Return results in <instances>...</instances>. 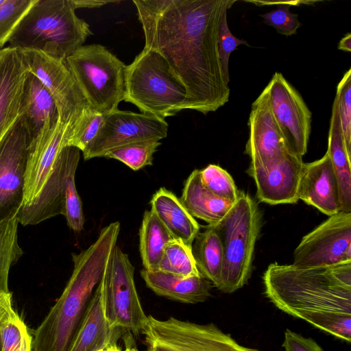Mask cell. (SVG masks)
<instances>
[{"instance_id":"30","label":"cell","mask_w":351,"mask_h":351,"mask_svg":"<svg viewBox=\"0 0 351 351\" xmlns=\"http://www.w3.org/2000/svg\"><path fill=\"white\" fill-rule=\"evenodd\" d=\"M158 270L184 277L200 276L192 247L175 239L165 247Z\"/></svg>"},{"instance_id":"21","label":"cell","mask_w":351,"mask_h":351,"mask_svg":"<svg viewBox=\"0 0 351 351\" xmlns=\"http://www.w3.org/2000/svg\"><path fill=\"white\" fill-rule=\"evenodd\" d=\"M146 286L156 295L169 300L197 304L211 295L212 283L200 276L184 277L160 271H141Z\"/></svg>"},{"instance_id":"8","label":"cell","mask_w":351,"mask_h":351,"mask_svg":"<svg viewBox=\"0 0 351 351\" xmlns=\"http://www.w3.org/2000/svg\"><path fill=\"white\" fill-rule=\"evenodd\" d=\"M147 351H261L239 344L213 323L199 324L147 315L142 332Z\"/></svg>"},{"instance_id":"25","label":"cell","mask_w":351,"mask_h":351,"mask_svg":"<svg viewBox=\"0 0 351 351\" xmlns=\"http://www.w3.org/2000/svg\"><path fill=\"white\" fill-rule=\"evenodd\" d=\"M326 153L330 159L337 182L340 211L351 213V156L345 145L335 102L332 108Z\"/></svg>"},{"instance_id":"45","label":"cell","mask_w":351,"mask_h":351,"mask_svg":"<svg viewBox=\"0 0 351 351\" xmlns=\"http://www.w3.org/2000/svg\"><path fill=\"white\" fill-rule=\"evenodd\" d=\"M114 351H122V350H121V348L118 346H117L115 347ZM124 351H128L127 348H125V350Z\"/></svg>"},{"instance_id":"9","label":"cell","mask_w":351,"mask_h":351,"mask_svg":"<svg viewBox=\"0 0 351 351\" xmlns=\"http://www.w3.org/2000/svg\"><path fill=\"white\" fill-rule=\"evenodd\" d=\"M134 269L128 255L116 245L102 276L103 309L112 327L138 336L145 328L147 316L136 288Z\"/></svg>"},{"instance_id":"35","label":"cell","mask_w":351,"mask_h":351,"mask_svg":"<svg viewBox=\"0 0 351 351\" xmlns=\"http://www.w3.org/2000/svg\"><path fill=\"white\" fill-rule=\"evenodd\" d=\"M1 351H32V337L16 313L0 330Z\"/></svg>"},{"instance_id":"24","label":"cell","mask_w":351,"mask_h":351,"mask_svg":"<svg viewBox=\"0 0 351 351\" xmlns=\"http://www.w3.org/2000/svg\"><path fill=\"white\" fill-rule=\"evenodd\" d=\"M180 199L193 217L206 221L208 225L220 221L234 204L208 190L201 181L199 169L193 171L185 181Z\"/></svg>"},{"instance_id":"42","label":"cell","mask_w":351,"mask_h":351,"mask_svg":"<svg viewBox=\"0 0 351 351\" xmlns=\"http://www.w3.org/2000/svg\"><path fill=\"white\" fill-rule=\"evenodd\" d=\"M338 49L350 52L351 51V34H346L339 41Z\"/></svg>"},{"instance_id":"47","label":"cell","mask_w":351,"mask_h":351,"mask_svg":"<svg viewBox=\"0 0 351 351\" xmlns=\"http://www.w3.org/2000/svg\"><path fill=\"white\" fill-rule=\"evenodd\" d=\"M5 0H0V5L5 2Z\"/></svg>"},{"instance_id":"7","label":"cell","mask_w":351,"mask_h":351,"mask_svg":"<svg viewBox=\"0 0 351 351\" xmlns=\"http://www.w3.org/2000/svg\"><path fill=\"white\" fill-rule=\"evenodd\" d=\"M65 62L90 108L103 114L118 109L126 65L115 55L99 44L82 45Z\"/></svg>"},{"instance_id":"33","label":"cell","mask_w":351,"mask_h":351,"mask_svg":"<svg viewBox=\"0 0 351 351\" xmlns=\"http://www.w3.org/2000/svg\"><path fill=\"white\" fill-rule=\"evenodd\" d=\"M204 186L217 197L234 202L239 192L232 176L220 166L210 164L200 170Z\"/></svg>"},{"instance_id":"23","label":"cell","mask_w":351,"mask_h":351,"mask_svg":"<svg viewBox=\"0 0 351 351\" xmlns=\"http://www.w3.org/2000/svg\"><path fill=\"white\" fill-rule=\"evenodd\" d=\"M151 210L156 214L171 236L192 247L200 226L188 212L180 199L171 191L160 187L150 201Z\"/></svg>"},{"instance_id":"34","label":"cell","mask_w":351,"mask_h":351,"mask_svg":"<svg viewBox=\"0 0 351 351\" xmlns=\"http://www.w3.org/2000/svg\"><path fill=\"white\" fill-rule=\"evenodd\" d=\"M36 0H5L0 5V50L3 49L19 21Z\"/></svg>"},{"instance_id":"2","label":"cell","mask_w":351,"mask_h":351,"mask_svg":"<svg viewBox=\"0 0 351 351\" xmlns=\"http://www.w3.org/2000/svg\"><path fill=\"white\" fill-rule=\"evenodd\" d=\"M263 282L278 309L350 343L351 261L313 268L273 263Z\"/></svg>"},{"instance_id":"32","label":"cell","mask_w":351,"mask_h":351,"mask_svg":"<svg viewBox=\"0 0 351 351\" xmlns=\"http://www.w3.org/2000/svg\"><path fill=\"white\" fill-rule=\"evenodd\" d=\"M160 145L161 143L156 141L133 143L112 149L104 157L119 160L137 171L152 165L154 154Z\"/></svg>"},{"instance_id":"46","label":"cell","mask_w":351,"mask_h":351,"mask_svg":"<svg viewBox=\"0 0 351 351\" xmlns=\"http://www.w3.org/2000/svg\"><path fill=\"white\" fill-rule=\"evenodd\" d=\"M0 351H1V333H0Z\"/></svg>"},{"instance_id":"36","label":"cell","mask_w":351,"mask_h":351,"mask_svg":"<svg viewBox=\"0 0 351 351\" xmlns=\"http://www.w3.org/2000/svg\"><path fill=\"white\" fill-rule=\"evenodd\" d=\"M335 103L342 134L348 154L351 156V69L346 71L337 85Z\"/></svg>"},{"instance_id":"11","label":"cell","mask_w":351,"mask_h":351,"mask_svg":"<svg viewBox=\"0 0 351 351\" xmlns=\"http://www.w3.org/2000/svg\"><path fill=\"white\" fill-rule=\"evenodd\" d=\"M168 123L153 115L117 109L104 114L97 135L84 152L85 160L104 157L115 148L141 141H156L167 136Z\"/></svg>"},{"instance_id":"3","label":"cell","mask_w":351,"mask_h":351,"mask_svg":"<svg viewBox=\"0 0 351 351\" xmlns=\"http://www.w3.org/2000/svg\"><path fill=\"white\" fill-rule=\"evenodd\" d=\"M119 232L120 223L112 222L102 228L88 248L72 254L74 267L71 278L34 331L32 351H68L117 245Z\"/></svg>"},{"instance_id":"19","label":"cell","mask_w":351,"mask_h":351,"mask_svg":"<svg viewBox=\"0 0 351 351\" xmlns=\"http://www.w3.org/2000/svg\"><path fill=\"white\" fill-rule=\"evenodd\" d=\"M298 197L328 216L340 212L337 182L327 153L319 160L304 163Z\"/></svg>"},{"instance_id":"39","label":"cell","mask_w":351,"mask_h":351,"mask_svg":"<svg viewBox=\"0 0 351 351\" xmlns=\"http://www.w3.org/2000/svg\"><path fill=\"white\" fill-rule=\"evenodd\" d=\"M285 351H324L323 349L311 338L287 329L282 343Z\"/></svg>"},{"instance_id":"44","label":"cell","mask_w":351,"mask_h":351,"mask_svg":"<svg viewBox=\"0 0 351 351\" xmlns=\"http://www.w3.org/2000/svg\"><path fill=\"white\" fill-rule=\"evenodd\" d=\"M128 351H139L135 347H130L128 346L127 348Z\"/></svg>"},{"instance_id":"5","label":"cell","mask_w":351,"mask_h":351,"mask_svg":"<svg viewBox=\"0 0 351 351\" xmlns=\"http://www.w3.org/2000/svg\"><path fill=\"white\" fill-rule=\"evenodd\" d=\"M208 226L217 234L223 250V266L217 289L232 293L250 278L262 214L256 202L242 191L223 217Z\"/></svg>"},{"instance_id":"1","label":"cell","mask_w":351,"mask_h":351,"mask_svg":"<svg viewBox=\"0 0 351 351\" xmlns=\"http://www.w3.org/2000/svg\"><path fill=\"white\" fill-rule=\"evenodd\" d=\"M145 48L156 51L184 87V110L206 114L229 100L218 33L232 0H134Z\"/></svg>"},{"instance_id":"40","label":"cell","mask_w":351,"mask_h":351,"mask_svg":"<svg viewBox=\"0 0 351 351\" xmlns=\"http://www.w3.org/2000/svg\"><path fill=\"white\" fill-rule=\"evenodd\" d=\"M16 314L12 306V293H0V330Z\"/></svg>"},{"instance_id":"13","label":"cell","mask_w":351,"mask_h":351,"mask_svg":"<svg viewBox=\"0 0 351 351\" xmlns=\"http://www.w3.org/2000/svg\"><path fill=\"white\" fill-rule=\"evenodd\" d=\"M271 110L289 150L302 158L311 131L312 114L298 91L276 72L265 87Z\"/></svg>"},{"instance_id":"6","label":"cell","mask_w":351,"mask_h":351,"mask_svg":"<svg viewBox=\"0 0 351 351\" xmlns=\"http://www.w3.org/2000/svg\"><path fill=\"white\" fill-rule=\"evenodd\" d=\"M186 92L156 51L143 48L126 66L123 100L162 119L184 110Z\"/></svg>"},{"instance_id":"27","label":"cell","mask_w":351,"mask_h":351,"mask_svg":"<svg viewBox=\"0 0 351 351\" xmlns=\"http://www.w3.org/2000/svg\"><path fill=\"white\" fill-rule=\"evenodd\" d=\"M199 232L192 245V252L199 274L218 287L222 266L223 250L219 238L208 225Z\"/></svg>"},{"instance_id":"22","label":"cell","mask_w":351,"mask_h":351,"mask_svg":"<svg viewBox=\"0 0 351 351\" xmlns=\"http://www.w3.org/2000/svg\"><path fill=\"white\" fill-rule=\"evenodd\" d=\"M21 117L34 140L49 125H55L59 116L55 101L41 82L28 71L21 100Z\"/></svg>"},{"instance_id":"14","label":"cell","mask_w":351,"mask_h":351,"mask_svg":"<svg viewBox=\"0 0 351 351\" xmlns=\"http://www.w3.org/2000/svg\"><path fill=\"white\" fill-rule=\"evenodd\" d=\"M30 143L20 117L0 145V221L16 217L22 206Z\"/></svg>"},{"instance_id":"26","label":"cell","mask_w":351,"mask_h":351,"mask_svg":"<svg viewBox=\"0 0 351 351\" xmlns=\"http://www.w3.org/2000/svg\"><path fill=\"white\" fill-rule=\"evenodd\" d=\"M174 238L152 210H145L139 230V250L144 269L157 271L167 245Z\"/></svg>"},{"instance_id":"43","label":"cell","mask_w":351,"mask_h":351,"mask_svg":"<svg viewBox=\"0 0 351 351\" xmlns=\"http://www.w3.org/2000/svg\"><path fill=\"white\" fill-rule=\"evenodd\" d=\"M117 343H114L106 348L99 350L98 351H114L115 347L117 346Z\"/></svg>"},{"instance_id":"12","label":"cell","mask_w":351,"mask_h":351,"mask_svg":"<svg viewBox=\"0 0 351 351\" xmlns=\"http://www.w3.org/2000/svg\"><path fill=\"white\" fill-rule=\"evenodd\" d=\"M21 50L29 71L36 76L52 96L60 122L73 125L88 105L65 60L39 51Z\"/></svg>"},{"instance_id":"17","label":"cell","mask_w":351,"mask_h":351,"mask_svg":"<svg viewBox=\"0 0 351 351\" xmlns=\"http://www.w3.org/2000/svg\"><path fill=\"white\" fill-rule=\"evenodd\" d=\"M248 126L245 153L250 158L249 169L265 167L288 149L271 110L266 88L252 104Z\"/></svg>"},{"instance_id":"4","label":"cell","mask_w":351,"mask_h":351,"mask_svg":"<svg viewBox=\"0 0 351 351\" xmlns=\"http://www.w3.org/2000/svg\"><path fill=\"white\" fill-rule=\"evenodd\" d=\"M72 0H36L15 27L9 47L65 60L93 34Z\"/></svg>"},{"instance_id":"10","label":"cell","mask_w":351,"mask_h":351,"mask_svg":"<svg viewBox=\"0 0 351 351\" xmlns=\"http://www.w3.org/2000/svg\"><path fill=\"white\" fill-rule=\"evenodd\" d=\"M351 261V213L339 212L303 237L293 265L313 268Z\"/></svg>"},{"instance_id":"16","label":"cell","mask_w":351,"mask_h":351,"mask_svg":"<svg viewBox=\"0 0 351 351\" xmlns=\"http://www.w3.org/2000/svg\"><path fill=\"white\" fill-rule=\"evenodd\" d=\"M69 127L59 119L56 125L47 126L31 141L25 176L24 197L20 209L29 206L45 187L61 150L66 147Z\"/></svg>"},{"instance_id":"38","label":"cell","mask_w":351,"mask_h":351,"mask_svg":"<svg viewBox=\"0 0 351 351\" xmlns=\"http://www.w3.org/2000/svg\"><path fill=\"white\" fill-rule=\"evenodd\" d=\"M241 45H248L245 40H241L232 34L228 25L227 12H226L223 15L219 28L218 51L224 79L227 84L230 82L228 69L230 56Z\"/></svg>"},{"instance_id":"15","label":"cell","mask_w":351,"mask_h":351,"mask_svg":"<svg viewBox=\"0 0 351 351\" xmlns=\"http://www.w3.org/2000/svg\"><path fill=\"white\" fill-rule=\"evenodd\" d=\"M304 167L302 158L286 149L264 168L247 169L256 186V197L271 205L295 204Z\"/></svg>"},{"instance_id":"31","label":"cell","mask_w":351,"mask_h":351,"mask_svg":"<svg viewBox=\"0 0 351 351\" xmlns=\"http://www.w3.org/2000/svg\"><path fill=\"white\" fill-rule=\"evenodd\" d=\"M104 114L86 108L71 125L66 137V146H73L84 152L92 143L101 128Z\"/></svg>"},{"instance_id":"18","label":"cell","mask_w":351,"mask_h":351,"mask_svg":"<svg viewBox=\"0 0 351 351\" xmlns=\"http://www.w3.org/2000/svg\"><path fill=\"white\" fill-rule=\"evenodd\" d=\"M28 71L20 49L8 46L0 50V145L21 117Z\"/></svg>"},{"instance_id":"37","label":"cell","mask_w":351,"mask_h":351,"mask_svg":"<svg viewBox=\"0 0 351 351\" xmlns=\"http://www.w3.org/2000/svg\"><path fill=\"white\" fill-rule=\"evenodd\" d=\"M292 2H278L277 8L267 13L261 14L264 23L274 27L282 35L291 36L295 34L302 23L298 20V15L290 11Z\"/></svg>"},{"instance_id":"28","label":"cell","mask_w":351,"mask_h":351,"mask_svg":"<svg viewBox=\"0 0 351 351\" xmlns=\"http://www.w3.org/2000/svg\"><path fill=\"white\" fill-rule=\"evenodd\" d=\"M80 150L67 146L66 161L64 176V214L69 227L75 232L84 229V217L80 197L77 193L75 176L80 158Z\"/></svg>"},{"instance_id":"20","label":"cell","mask_w":351,"mask_h":351,"mask_svg":"<svg viewBox=\"0 0 351 351\" xmlns=\"http://www.w3.org/2000/svg\"><path fill=\"white\" fill-rule=\"evenodd\" d=\"M103 287L101 278L68 351H98L117 343L122 330L112 327L105 317Z\"/></svg>"},{"instance_id":"29","label":"cell","mask_w":351,"mask_h":351,"mask_svg":"<svg viewBox=\"0 0 351 351\" xmlns=\"http://www.w3.org/2000/svg\"><path fill=\"white\" fill-rule=\"evenodd\" d=\"M18 224L16 217L0 221V293L10 292V268L23 254L18 241Z\"/></svg>"},{"instance_id":"41","label":"cell","mask_w":351,"mask_h":351,"mask_svg":"<svg viewBox=\"0 0 351 351\" xmlns=\"http://www.w3.org/2000/svg\"><path fill=\"white\" fill-rule=\"evenodd\" d=\"M75 9L80 8H98L109 3H114V1H94V0H72Z\"/></svg>"}]
</instances>
